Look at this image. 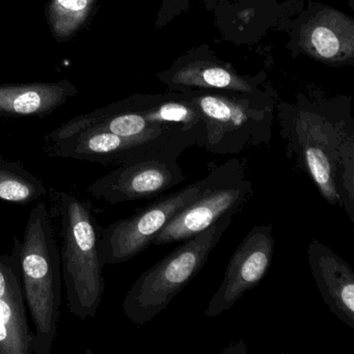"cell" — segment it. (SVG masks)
<instances>
[{"label": "cell", "instance_id": "obj_4", "mask_svg": "<svg viewBox=\"0 0 354 354\" xmlns=\"http://www.w3.org/2000/svg\"><path fill=\"white\" fill-rule=\"evenodd\" d=\"M234 216V213H225L208 229L185 240L142 272L124 299L122 308L127 318L134 324L144 326L162 313L208 262Z\"/></svg>", "mask_w": 354, "mask_h": 354}, {"label": "cell", "instance_id": "obj_6", "mask_svg": "<svg viewBox=\"0 0 354 354\" xmlns=\"http://www.w3.org/2000/svg\"><path fill=\"white\" fill-rule=\"evenodd\" d=\"M234 158L215 167L204 179L194 182L179 192L161 196L102 229L100 258L103 266L121 264L138 256L152 244L157 234L176 214L198 198L207 188L225 177L239 163Z\"/></svg>", "mask_w": 354, "mask_h": 354}, {"label": "cell", "instance_id": "obj_9", "mask_svg": "<svg viewBox=\"0 0 354 354\" xmlns=\"http://www.w3.org/2000/svg\"><path fill=\"white\" fill-rule=\"evenodd\" d=\"M177 154L162 153L119 165L88 188L97 200L117 205L152 200L185 181Z\"/></svg>", "mask_w": 354, "mask_h": 354}, {"label": "cell", "instance_id": "obj_13", "mask_svg": "<svg viewBox=\"0 0 354 354\" xmlns=\"http://www.w3.org/2000/svg\"><path fill=\"white\" fill-rule=\"evenodd\" d=\"M159 78L180 92L261 93L254 80L239 75L230 65H225L218 59L190 57L188 55L176 62L173 67L163 72Z\"/></svg>", "mask_w": 354, "mask_h": 354}, {"label": "cell", "instance_id": "obj_2", "mask_svg": "<svg viewBox=\"0 0 354 354\" xmlns=\"http://www.w3.org/2000/svg\"><path fill=\"white\" fill-rule=\"evenodd\" d=\"M24 299L35 325L34 354H50L62 314V267L53 219L45 200L36 203L22 240L14 237Z\"/></svg>", "mask_w": 354, "mask_h": 354}, {"label": "cell", "instance_id": "obj_14", "mask_svg": "<svg viewBox=\"0 0 354 354\" xmlns=\"http://www.w3.org/2000/svg\"><path fill=\"white\" fill-rule=\"evenodd\" d=\"M299 43L313 59L346 64L354 57V22L333 9L321 10L300 30Z\"/></svg>", "mask_w": 354, "mask_h": 354}, {"label": "cell", "instance_id": "obj_16", "mask_svg": "<svg viewBox=\"0 0 354 354\" xmlns=\"http://www.w3.org/2000/svg\"><path fill=\"white\" fill-rule=\"evenodd\" d=\"M48 192L43 180L24 163L0 157V202L30 205L46 200Z\"/></svg>", "mask_w": 354, "mask_h": 354}, {"label": "cell", "instance_id": "obj_15", "mask_svg": "<svg viewBox=\"0 0 354 354\" xmlns=\"http://www.w3.org/2000/svg\"><path fill=\"white\" fill-rule=\"evenodd\" d=\"M75 94L77 90L66 80L57 84L0 86V117H42Z\"/></svg>", "mask_w": 354, "mask_h": 354}, {"label": "cell", "instance_id": "obj_17", "mask_svg": "<svg viewBox=\"0 0 354 354\" xmlns=\"http://www.w3.org/2000/svg\"><path fill=\"white\" fill-rule=\"evenodd\" d=\"M96 0H50L47 17L53 36L63 43L75 36L88 22Z\"/></svg>", "mask_w": 354, "mask_h": 354}, {"label": "cell", "instance_id": "obj_19", "mask_svg": "<svg viewBox=\"0 0 354 354\" xmlns=\"http://www.w3.org/2000/svg\"><path fill=\"white\" fill-rule=\"evenodd\" d=\"M221 1H223V0H204L205 5H206L208 10L214 9Z\"/></svg>", "mask_w": 354, "mask_h": 354}, {"label": "cell", "instance_id": "obj_12", "mask_svg": "<svg viewBox=\"0 0 354 354\" xmlns=\"http://www.w3.org/2000/svg\"><path fill=\"white\" fill-rule=\"evenodd\" d=\"M308 259L325 304L337 318L354 329V272L351 267L317 239L308 244Z\"/></svg>", "mask_w": 354, "mask_h": 354}, {"label": "cell", "instance_id": "obj_1", "mask_svg": "<svg viewBox=\"0 0 354 354\" xmlns=\"http://www.w3.org/2000/svg\"><path fill=\"white\" fill-rule=\"evenodd\" d=\"M48 208L59 223L62 279L69 312L82 321L95 318L105 292L99 225L94 206L73 192L50 188Z\"/></svg>", "mask_w": 354, "mask_h": 354}, {"label": "cell", "instance_id": "obj_5", "mask_svg": "<svg viewBox=\"0 0 354 354\" xmlns=\"http://www.w3.org/2000/svg\"><path fill=\"white\" fill-rule=\"evenodd\" d=\"M205 124L202 148L215 155L238 154L268 145L272 126V100L262 93L238 94L213 91L186 92Z\"/></svg>", "mask_w": 354, "mask_h": 354}, {"label": "cell", "instance_id": "obj_7", "mask_svg": "<svg viewBox=\"0 0 354 354\" xmlns=\"http://www.w3.org/2000/svg\"><path fill=\"white\" fill-rule=\"evenodd\" d=\"M44 152L49 157L90 161L103 165H119L162 153L181 155L188 147L165 140L122 138L93 128L62 126L45 138Z\"/></svg>", "mask_w": 354, "mask_h": 354}, {"label": "cell", "instance_id": "obj_10", "mask_svg": "<svg viewBox=\"0 0 354 354\" xmlns=\"http://www.w3.org/2000/svg\"><path fill=\"white\" fill-rule=\"evenodd\" d=\"M273 252L272 225L252 227L232 254L223 281L205 310L206 317L219 316L256 288L270 268Z\"/></svg>", "mask_w": 354, "mask_h": 354}, {"label": "cell", "instance_id": "obj_11", "mask_svg": "<svg viewBox=\"0 0 354 354\" xmlns=\"http://www.w3.org/2000/svg\"><path fill=\"white\" fill-rule=\"evenodd\" d=\"M19 261L15 250L0 254V354H34Z\"/></svg>", "mask_w": 354, "mask_h": 354}, {"label": "cell", "instance_id": "obj_3", "mask_svg": "<svg viewBox=\"0 0 354 354\" xmlns=\"http://www.w3.org/2000/svg\"><path fill=\"white\" fill-rule=\"evenodd\" d=\"M281 136L288 158L310 178L321 196L344 207L342 183L354 178L353 131H348L345 122L296 111L281 118Z\"/></svg>", "mask_w": 354, "mask_h": 354}, {"label": "cell", "instance_id": "obj_18", "mask_svg": "<svg viewBox=\"0 0 354 354\" xmlns=\"http://www.w3.org/2000/svg\"><path fill=\"white\" fill-rule=\"evenodd\" d=\"M189 1L190 0H165V7L161 9L159 15V21H162L163 24H167L169 20L173 19L179 14Z\"/></svg>", "mask_w": 354, "mask_h": 354}, {"label": "cell", "instance_id": "obj_8", "mask_svg": "<svg viewBox=\"0 0 354 354\" xmlns=\"http://www.w3.org/2000/svg\"><path fill=\"white\" fill-rule=\"evenodd\" d=\"M254 194L246 178L243 163H239L198 198L176 214L157 234L152 245L183 242L216 223L225 213L238 214Z\"/></svg>", "mask_w": 354, "mask_h": 354}]
</instances>
